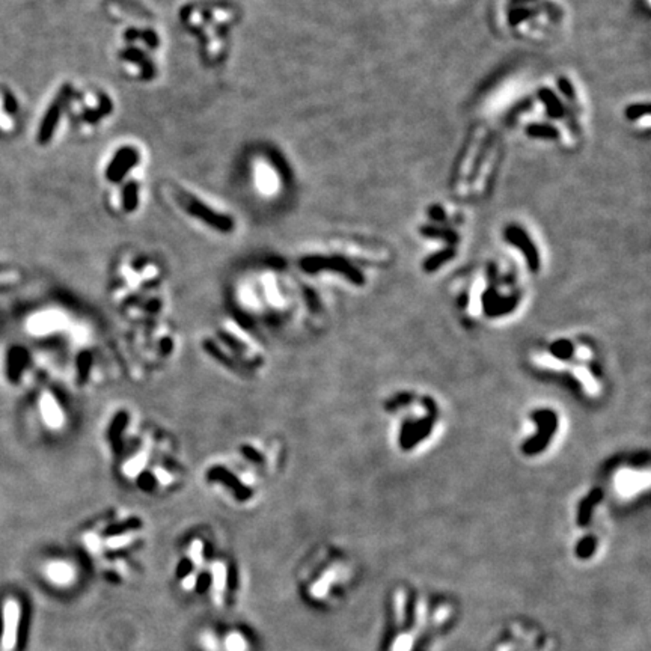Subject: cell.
<instances>
[{"instance_id":"1","label":"cell","mask_w":651,"mask_h":651,"mask_svg":"<svg viewBox=\"0 0 651 651\" xmlns=\"http://www.w3.org/2000/svg\"><path fill=\"white\" fill-rule=\"evenodd\" d=\"M277 464V443L259 439L245 441L234 451L204 469V482L211 491L232 504H250L263 491L264 482L275 475Z\"/></svg>"},{"instance_id":"2","label":"cell","mask_w":651,"mask_h":651,"mask_svg":"<svg viewBox=\"0 0 651 651\" xmlns=\"http://www.w3.org/2000/svg\"><path fill=\"white\" fill-rule=\"evenodd\" d=\"M164 273L162 264L151 255L130 252L119 258L112 282V297L128 320L159 315L166 308L163 294Z\"/></svg>"},{"instance_id":"3","label":"cell","mask_w":651,"mask_h":651,"mask_svg":"<svg viewBox=\"0 0 651 651\" xmlns=\"http://www.w3.org/2000/svg\"><path fill=\"white\" fill-rule=\"evenodd\" d=\"M142 520L132 514H112L86 528L82 534L85 551L106 570H124L123 556L144 538Z\"/></svg>"},{"instance_id":"4","label":"cell","mask_w":651,"mask_h":651,"mask_svg":"<svg viewBox=\"0 0 651 651\" xmlns=\"http://www.w3.org/2000/svg\"><path fill=\"white\" fill-rule=\"evenodd\" d=\"M119 44L116 59L119 68L133 80H148L155 76L153 54L160 50V35L153 24L133 26L125 29Z\"/></svg>"},{"instance_id":"5","label":"cell","mask_w":651,"mask_h":651,"mask_svg":"<svg viewBox=\"0 0 651 651\" xmlns=\"http://www.w3.org/2000/svg\"><path fill=\"white\" fill-rule=\"evenodd\" d=\"M204 347H217L222 351H216L219 360H225L229 355L227 364L232 365V368H237L241 364V371L246 373H255L256 368H261L264 365L266 356L258 347L256 341L252 337L241 329L234 321H223L219 324V328L213 332L207 339H204Z\"/></svg>"},{"instance_id":"6","label":"cell","mask_w":651,"mask_h":651,"mask_svg":"<svg viewBox=\"0 0 651 651\" xmlns=\"http://www.w3.org/2000/svg\"><path fill=\"white\" fill-rule=\"evenodd\" d=\"M164 194L167 201L176 210L181 211V215L211 232L228 236L236 228V220L232 215L215 208L210 202L198 197L197 193L185 190L180 185L167 184L164 187Z\"/></svg>"},{"instance_id":"7","label":"cell","mask_w":651,"mask_h":651,"mask_svg":"<svg viewBox=\"0 0 651 651\" xmlns=\"http://www.w3.org/2000/svg\"><path fill=\"white\" fill-rule=\"evenodd\" d=\"M68 107L74 123L82 132L98 130L114 114V101L109 92L100 86H86L68 95Z\"/></svg>"},{"instance_id":"8","label":"cell","mask_w":651,"mask_h":651,"mask_svg":"<svg viewBox=\"0 0 651 651\" xmlns=\"http://www.w3.org/2000/svg\"><path fill=\"white\" fill-rule=\"evenodd\" d=\"M145 157L142 148L135 144L116 145L103 163V178L110 189L128 181L144 180Z\"/></svg>"},{"instance_id":"9","label":"cell","mask_w":651,"mask_h":651,"mask_svg":"<svg viewBox=\"0 0 651 651\" xmlns=\"http://www.w3.org/2000/svg\"><path fill=\"white\" fill-rule=\"evenodd\" d=\"M249 175L252 189L263 198H273L282 187V171L281 167L270 159V155L259 154L250 160Z\"/></svg>"},{"instance_id":"10","label":"cell","mask_w":651,"mask_h":651,"mask_svg":"<svg viewBox=\"0 0 651 651\" xmlns=\"http://www.w3.org/2000/svg\"><path fill=\"white\" fill-rule=\"evenodd\" d=\"M201 644L206 651H217L220 645L222 651H250V643L240 630H231L222 638L215 631H204Z\"/></svg>"},{"instance_id":"11","label":"cell","mask_w":651,"mask_h":651,"mask_svg":"<svg viewBox=\"0 0 651 651\" xmlns=\"http://www.w3.org/2000/svg\"><path fill=\"white\" fill-rule=\"evenodd\" d=\"M41 415L44 420V425L52 427V429H59L65 424V408L62 403L50 392H44L41 395Z\"/></svg>"},{"instance_id":"12","label":"cell","mask_w":651,"mask_h":651,"mask_svg":"<svg viewBox=\"0 0 651 651\" xmlns=\"http://www.w3.org/2000/svg\"><path fill=\"white\" fill-rule=\"evenodd\" d=\"M45 574L47 578L58 587H68L74 581H76V569L74 565L68 561L58 560L47 564V569H45Z\"/></svg>"},{"instance_id":"13","label":"cell","mask_w":651,"mask_h":651,"mask_svg":"<svg viewBox=\"0 0 651 651\" xmlns=\"http://www.w3.org/2000/svg\"><path fill=\"white\" fill-rule=\"evenodd\" d=\"M540 95H542V100H544V103L547 105V112H549V115L553 116V118H558V116H561L562 115V107L560 105V101H558L553 94L551 91H542L540 92Z\"/></svg>"},{"instance_id":"14","label":"cell","mask_w":651,"mask_h":651,"mask_svg":"<svg viewBox=\"0 0 651 651\" xmlns=\"http://www.w3.org/2000/svg\"><path fill=\"white\" fill-rule=\"evenodd\" d=\"M528 135H529V136H534V137L553 139V137L558 136V132H556V128H553V127H551V125L537 124V125L528 127Z\"/></svg>"},{"instance_id":"15","label":"cell","mask_w":651,"mask_h":651,"mask_svg":"<svg viewBox=\"0 0 651 651\" xmlns=\"http://www.w3.org/2000/svg\"><path fill=\"white\" fill-rule=\"evenodd\" d=\"M648 114V105H635V106H630L627 110H626V116L629 119H636L638 116L641 115H647Z\"/></svg>"},{"instance_id":"16","label":"cell","mask_w":651,"mask_h":651,"mask_svg":"<svg viewBox=\"0 0 651 651\" xmlns=\"http://www.w3.org/2000/svg\"><path fill=\"white\" fill-rule=\"evenodd\" d=\"M561 89L565 92V94L569 92V98H573V91H572V86H570L569 82L561 80Z\"/></svg>"}]
</instances>
